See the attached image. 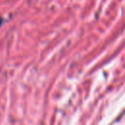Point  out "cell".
<instances>
[{"mask_svg":"<svg viewBox=\"0 0 125 125\" xmlns=\"http://www.w3.org/2000/svg\"><path fill=\"white\" fill-rule=\"evenodd\" d=\"M2 24V19H0V25Z\"/></svg>","mask_w":125,"mask_h":125,"instance_id":"obj_1","label":"cell"}]
</instances>
